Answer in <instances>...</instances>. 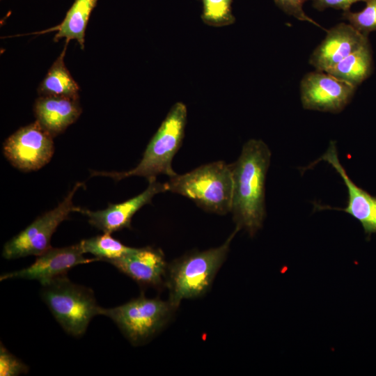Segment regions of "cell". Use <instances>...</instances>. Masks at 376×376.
Returning a JSON list of instances; mask_svg holds the SVG:
<instances>
[{
    "instance_id": "cell-1",
    "label": "cell",
    "mask_w": 376,
    "mask_h": 376,
    "mask_svg": "<svg viewBox=\"0 0 376 376\" xmlns=\"http://www.w3.org/2000/svg\"><path fill=\"white\" fill-rule=\"evenodd\" d=\"M271 151L260 139L246 142L236 162L231 164L233 197L230 212L237 228L253 235L265 217V180Z\"/></svg>"
},
{
    "instance_id": "cell-2",
    "label": "cell",
    "mask_w": 376,
    "mask_h": 376,
    "mask_svg": "<svg viewBox=\"0 0 376 376\" xmlns=\"http://www.w3.org/2000/svg\"><path fill=\"white\" fill-rule=\"evenodd\" d=\"M187 109L181 102L175 103L159 127L148 143L143 157L133 169L123 172H94L93 175H104L119 180L139 176L148 181L158 175L169 178L177 173L172 168L173 158L182 144L187 125Z\"/></svg>"
},
{
    "instance_id": "cell-3",
    "label": "cell",
    "mask_w": 376,
    "mask_h": 376,
    "mask_svg": "<svg viewBox=\"0 0 376 376\" xmlns=\"http://www.w3.org/2000/svg\"><path fill=\"white\" fill-rule=\"evenodd\" d=\"M168 191L184 196L205 211L230 212L233 197L231 164L217 161L169 178Z\"/></svg>"
},
{
    "instance_id": "cell-4",
    "label": "cell",
    "mask_w": 376,
    "mask_h": 376,
    "mask_svg": "<svg viewBox=\"0 0 376 376\" xmlns=\"http://www.w3.org/2000/svg\"><path fill=\"white\" fill-rule=\"evenodd\" d=\"M41 297L56 320L69 335L84 334L94 316L99 315L93 290L72 283L65 275L41 284Z\"/></svg>"
},
{
    "instance_id": "cell-5",
    "label": "cell",
    "mask_w": 376,
    "mask_h": 376,
    "mask_svg": "<svg viewBox=\"0 0 376 376\" xmlns=\"http://www.w3.org/2000/svg\"><path fill=\"white\" fill-rule=\"evenodd\" d=\"M239 230L236 227L221 246L191 253L171 265L168 286L169 301L173 308L178 307L182 299L199 297L208 290Z\"/></svg>"
},
{
    "instance_id": "cell-6",
    "label": "cell",
    "mask_w": 376,
    "mask_h": 376,
    "mask_svg": "<svg viewBox=\"0 0 376 376\" xmlns=\"http://www.w3.org/2000/svg\"><path fill=\"white\" fill-rule=\"evenodd\" d=\"M173 309L169 301L143 295L113 308L100 306L99 315L110 318L134 345L141 344L157 333Z\"/></svg>"
},
{
    "instance_id": "cell-7",
    "label": "cell",
    "mask_w": 376,
    "mask_h": 376,
    "mask_svg": "<svg viewBox=\"0 0 376 376\" xmlns=\"http://www.w3.org/2000/svg\"><path fill=\"white\" fill-rule=\"evenodd\" d=\"M82 183L77 182L65 198L54 209L35 219L3 246L2 256L16 259L29 256H38L50 249V240L61 222L68 219L79 207L73 204V197Z\"/></svg>"
},
{
    "instance_id": "cell-8",
    "label": "cell",
    "mask_w": 376,
    "mask_h": 376,
    "mask_svg": "<svg viewBox=\"0 0 376 376\" xmlns=\"http://www.w3.org/2000/svg\"><path fill=\"white\" fill-rule=\"evenodd\" d=\"M52 138L36 120L9 136L3 143V153L18 169L36 171L51 159L54 154Z\"/></svg>"
},
{
    "instance_id": "cell-9",
    "label": "cell",
    "mask_w": 376,
    "mask_h": 376,
    "mask_svg": "<svg viewBox=\"0 0 376 376\" xmlns=\"http://www.w3.org/2000/svg\"><path fill=\"white\" fill-rule=\"evenodd\" d=\"M356 88L324 71L310 72L300 82V97L305 109L339 113L351 101Z\"/></svg>"
},
{
    "instance_id": "cell-10",
    "label": "cell",
    "mask_w": 376,
    "mask_h": 376,
    "mask_svg": "<svg viewBox=\"0 0 376 376\" xmlns=\"http://www.w3.org/2000/svg\"><path fill=\"white\" fill-rule=\"evenodd\" d=\"M80 243L61 248L51 247L37 256L30 266L17 271L2 274L0 281L8 279L36 280L40 284L54 278L65 275L77 265L100 260L97 258H87Z\"/></svg>"
},
{
    "instance_id": "cell-11",
    "label": "cell",
    "mask_w": 376,
    "mask_h": 376,
    "mask_svg": "<svg viewBox=\"0 0 376 376\" xmlns=\"http://www.w3.org/2000/svg\"><path fill=\"white\" fill-rule=\"evenodd\" d=\"M148 182L146 190L123 203L109 204L106 209L97 211L79 207L78 212L87 216L88 222L104 233L130 228L132 218L139 209L150 203L156 194L168 191L167 182L162 183L156 179Z\"/></svg>"
},
{
    "instance_id": "cell-12",
    "label": "cell",
    "mask_w": 376,
    "mask_h": 376,
    "mask_svg": "<svg viewBox=\"0 0 376 376\" xmlns=\"http://www.w3.org/2000/svg\"><path fill=\"white\" fill-rule=\"evenodd\" d=\"M368 42V36L351 24L339 23L327 31L324 39L313 51L309 63L317 70L327 72Z\"/></svg>"
},
{
    "instance_id": "cell-13",
    "label": "cell",
    "mask_w": 376,
    "mask_h": 376,
    "mask_svg": "<svg viewBox=\"0 0 376 376\" xmlns=\"http://www.w3.org/2000/svg\"><path fill=\"white\" fill-rule=\"evenodd\" d=\"M336 143L331 141L327 151L313 164L324 161L329 164L340 175L347 190V206L342 208H333L345 212L358 220L366 234L376 233V197L370 195L358 187L350 178L345 169L340 164Z\"/></svg>"
},
{
    "instance_id": "cell-14",
    "label": "cell",
    "mask_w": 376,
    "mask_h": 376,
    "mask_svg": "<svg viewBox=\"0 0 376 376\" xmlns=\"http://www.w3.org/2000/svg\"><path fill=\"white\" fill-rule=\"evenodd\" d=\"M108 263L136 281L147 285L160 283L166 267L162 252L151 247L135 248L132 252Z\"/></svg>"
},
{
    "instance_id": "cell-15",
    "label": "cell",
    "mask_w": 376,
    "mask_h": 376,
    "mask_svg": "<svg viewBox=\"0 0 376 376\" xmlns=\"http://www.w3.org/2000/svg\"><path fill=\"white\" fill-rule=\"evenodd\" d=\"M36 120L53 137L79 118L81 109L78 98L41 95L36 101Z\"/></svg>"
},
{
    "instance_id": "cell-16",
    "label": "cell",
    "mask_w": 376,
    "mask_h": 376,
    "mask_svg": "<svg viewBox=\"0 0 376 376\" xmlns=\"http://www.w3.org/2000/svg\"><path fill=\"white\" fill-rule=\"evenodd\" d=\"M373 70V54L368 42L343 58L327 72L357 88L370 77Z\"/></svg>"
},
{
    "instance_id": "cell-17",
    "label": "cell",
    "mask_w": 376,
    "mask_h": 376,
    "mask_svg": "<svg viewBox=\"0 0 376 376\" xmlns=\"http://www.w3.org/2000/svg\"><path fill=\"white\" fill-rule=\"evenodd\" d=\"M97 0H75L62 22L49 29L57 31L54 40L65 38V42L76 40L81 49L84 47L85 31L89 17Z\"/></svg>"
},
{
    "instance_id": "cell-18",
    "label": "cell",
    "mask_w": 376,
    "mask_h": 376,
    "mask_svg": "<svg viewBox=\"0 0 376 376\" xmlns=\"http://www.w3.org/2000/svg\"><path fill=\"white\" fill-rule=\"evenodd\" d=\"M68 42L63 51L56 59L41 82L38 91L43 96L79 97V87L65 67L64 56Z\"/></svg>"
},
{
    "instance_id": "cell-19",
    "label": "cell",
    "mask_w": 376,
    "mask_h": 376,
    "mask_svg": "<svg viewBox=\"0 0 376 376\" xmlns=\"http://www.w3.org/2000/svg\"><path fill=\"white\" fill-rule=\"evenodd\" d=\"M79 243L84 253H91L105 262L121 258L135 249L124 245L113 238L111 233H107L83 240Z\"/></svg>"
},
{
    "instance_id": "cell-20",
    "label": "cell",
    "mask_w": 376,
    "mask_h": 376,
    "mask_svg": "<svg viewBox=\"0 0 376 376\" xmlns=\"http://www.w3.org/2000/svg\"><path fill=\"white\" fill-rule=\"evenodd\" d=\"M233 0H202V21L214 27H223L233 24L235 17L232 11Z\"/></svg>"
},
{
    "instance_id": "cell-21",
    "label": "cell",
    "mask_w": 376,
    "mask_h": 376,
    "mask_svg": "<svg viewBox=\"0 0 376 376\" xmlns=\"http://www.w3.org/2000/svg\"><path fill=\"white\" fill-rule=\"evenodd\" d=\"M366 3L365 8L359 12L344 11L343 18L368 36L369 33L376 31V0H368Z\"/></svg>"
},
{
    "instance_id": "cell-22",
    "label": "cell",
    "mask_w": 376,
    "mask_h": 376,
    "mask_svg": "<svg viewBox=\"0 0 376 376\" xmlns=\"http://www.w3.org/2000/svg\"><path fill=\"white\" fill-rule=\"evenodd\" d=\"M29 367L11 354L2 343L0 346V375L18 376L26 374Z\"/></svg>"
},
{
    "instance_id": "cell-23",
    "label": "cell",
    "mask_w": 376,
    "mask_h": 376,
    "mask_svg": "<svg viewBox=\"0 0 376 376\" xmlns=\"http://www.w3.org/2000/svg\"><path fill=\"white\" fill-rule=\"evenodd\" d=\"M308 0H274L276 5L284 13L292 15L298 20L305 21L321 27L304 11V3Z\"/></svg>"
},
{
    "instance_id": "cell-24",
    "label": "cell",
    "mask_w": 376,
    "mask_h": 376,
    "mask_svg": "<svg viewBox=\"0 0 376 376\" xmlns=\"http://www.w3.org/2000/svg\"><path fill=\"white\" fill-rule=\"evenodd\" d=\"M313 6L318 10H324L326 8H334L343 10L344 11L350 10L351 6L358 1H366L368 0H311Z\"/></svg>"
}]
</instances>
